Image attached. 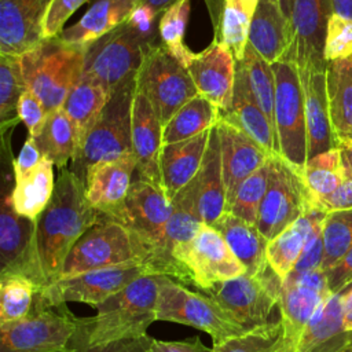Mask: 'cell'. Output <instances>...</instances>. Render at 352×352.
<instances>
[{
  "mask_svg": "<svg viewBox=\"0 0 352 352\" xmlns=\"http://www.w3.org/2000/svg\"><path fill=\"white\" fill-rule=\"evenodd\" d=\"M282 280L268 267L257 274H243L204 293L220 302L248 330L270 323L279 305Z\"/></svg>",
  "mask_w": 352,
  "mask_h": 352,
  "instance_id": "13",
  "label": "cell"
},
{
  "mask_svg": "<svg viewBox=\"0 0 352 352\" xmlns=\"http://www.w3.org/2000/svg\"><path fill=\"white\" fill-rule=\"evenodd\" d=\"M224 238L228 248L245 265L246 274H257L268 268L265 249L268 239L258 231L257 226L224 212L212 224Z\"/></svg>",
  "mask_w": 352,
  "mask_h": 352,
  "instance_id": "32",
  "label": "cell"
},
{
  "mask_svg": "<svg viewBox=\"0 0 352 352\" xmlns=\"http://www.w3.org/2000/svg\"><path fill=\"white\" fill-rule=\"evenodd\" d=\"M214 129L219 138L221 169L228 202L239 184L274 155L265 151L239 128L223 118L219 120Z\"/></svg>",
  "mask_w": 352,
  "mask_h": 352,
  "instance_id": "23",
  "label": "cell"
},
{
  "mask_svg": "<svg viewBox=\"0 0 352 352\" xmlns=\"http://www.w3.org/2000/svg\"><path fill=\"white\" fill-rule=\"evenodd\" d=\"M345 342L341 293H331L312 315L296 352H342Z\"/></svg>",
  "mask_w": 352,
  "mask_h": 352,
  "instance_id": "30",
  "label": "cell"
},
{
  "mask_svg": "<svg viewBox=\"0 0 352 352\" xmlns=\"http://www.w3.org/2000/svg\"><path fill=\"white\" fill-rule=\"evenodd\" d=\"M104 216L87 199L84 180L73 170L60 169L47 208L36 220L34 253L44 287L58 279L78 239Z\"/></svg>",
  "mask_w": 352,
  "mask_h": 352,
  "instance_id": "1",
  "label": "cell"
},
{
  "mask_svg": "<svg viewBox=\"0 0 352 352\" xmlns=\"http://www.w3.org/2000/svg\"><path fill=\"white\" fill-rule=\"evenodd\" d=\"M47 116L48 113L43 102L38 99L37 95L26 88L18 103V117L21 122L25 124L29 136L36 138L40 133Z\"/></svg>",
  "mask_w": 352,
  "mask_h": 352,
  "instance_id": "48",
  "label": "cell"
},
{
  "mask_svg": "<svg viewBox=\"0 0 352 352\" xmlns=\"http://www.w3.org/2000/svg\"><path fill=\"white\" fill-rule=\"evenodd\" d=\"M337 148L340 150L344 177L345 179H352V142L340 143L337 146Z\"/></svg>",
  "mask_w": 352,
  "mask_h": 352,
  "instance_id": "57",
  "label": "cell"
},
{
  "mask_svg": "<svg viewBox=\"0 0 352 352\" xmlns=\"http://www.w3.org/2000/svg\"><path fill=\"white\" fill-rule=\"evenodd\" d=\"M271 158L239 184L231 199L227 202L226 212L256 226L258 209L268 187Z\"/></svg>",
  "mask_w": 352,
  "mask_h": 352,
  "instance_id": "45",
  "label": "cell"
},
{
  "mask_svg": "<svg viewBox=\"0 0 352 352\" xmlns=\"http://www.w3.org/2000/svg\"><path fill=\"white\" fill-rule=\"evenodd\" d=\"M260 0H221L216 40L226 44L236 62L243 58L249 29Z\"/></svg>",
  "mask_w": 352,
  "mask_h": 352,
  "instance_id": "38",
  "label": "cell"
},
{
  "mask_svg": "<svg viewBox=\"0 0 352 352\" xmlns=\"http://www.w3.org/2000/svg\"><path fill=\"white\" fill-rule=\"evenodd\" d=\"M142 275H157L148 264H129L59 276L36 296L45 305L85 302L98 308Z\"/></svg>",
  "mask_w": 352,
  "mask_h": 352,
  "instance_id": "12",
  "label": "cell"
},
{
  "mask_svg": "<svg viewBox=\"0 0 352 352\" xmlns=\"http://www.w3.org/2000/svg\"><path fill=\"white\" fill-rule=\"evenodd\" d=\"M177 0H143V4H146L153 11H155L158 15H161L166 8H169Z\"/></svg>",
  "mask_w": 352,
  "mask_h": 352,
  "instance_id": "59",
  "label": "cell"
},
{
  "mask_svg": "<svg viewBox=\"0 0 352 352\" xmlns=\"http://www.w3.org/2000/svg\"><path fill=\"white\" fill-rule=\"evenodd\" d=\"M324 216L326 213L322 210L308 209L294 223L268 241L265 249L267 263L282 282L294 270L314 227Z\"/></svg>",
  "mask_w": 352,
  "mask_h": 352,
  "instance_id": "31",
  "label": "cell"
},
{
  "mask_svg": "<svg viewBox=\"0 0 352 352\" xmlns=\"http://www.w3.org/2000/svg\"><path fill=\"white\" fill-rule=\"evenodd\" d=\"M151 256L153 246L147 241L122 223L104 217L74 245L60 276L129 264L151 267Z\"/></svg>",
  "mask_w": 352,
  "mask_h": 352,
  "instance_id": "4",
  "label": "cell"
},
{
  "mask_svg": "<svg viewBox=\"0 0 352 352\" xmlns=\"http://www.w3.org/2000/svg\"><path fill=\"white\" fill-rule=\"evenodd\" d=\"M275 74L274 121L279 155L297 169L307 164V125L304 92L294 60L272 65Z\"/></svg>",
  "mask_w": 352,
  "mask_h": 352,
  "instance_id": "10",
  "label": "cell"
},
{
  "mask_svg": "<svg viewBox=\"0 0 352 352\" xmlns=\"http://www.w3.org/2000/svg\"><path fill=\"white\" fill-rule=\"evenodd\" d=\"M323 245L322 270L326 271L352 248V209L326 213L323 220Z\"/></svg>",
  "mask_w": 352,
  "mask_h": 352,
  "instance_id": "46",
  "label": "cell"
},
{
  "mask_svg": "<svg viewBox=\"0 0 352 352\" xmlns=\"http://www.w3.org/2000/svg\"><path fill=\"white\" fill-rule=\"evenodd\" d=\"M212 129L187 140L162 146L160 158L161 188L172 201L198 175Z\"/></svg>",
  "mask_w": 352,
  "mask_h": 352,
  "instance_id": "26",
  "label": "cell"
},
{
  "mask_svg": "<svg viewBox=\"0 0 352 352\" xmlns=\"http://www.w3.org/2000/svg\"><path fill=\"white\" fill-rule=\"evenodd\" d=\"M220 118L239 128L271 155H279L275 126L252 98L246 82L238 70L231 106L227 110L220 111Z\"/></svg>",
  "mask_w": 352,
  "mask_h": 352,
  "instance_id": "28",
  "label": "cell"
},
{
  "mask_svg": "<svg viewBox=\"0 0 352 352\" xmlns=\"http://www.w3.org/2000/svg\"><path fill=\"white\" fill-rule=\"evenodd\" d=\"M248 41L271 65L294 60L292 21L278 0H260L250 23Z\"/></svg>",
  "mask_w": 352,
  "mask_h": 352,
  "instance_id": "25",
  "label": "cell"
},
{
  "mask_svg": "<svg viewBox=\"0 0 352 352\" xmlns=\"http://www.w3.org/2000/svg\"><path fill=\"white\" fill-rule=\"evenodd\" d=\"M55 352H81V351H80V348H78L76 344H73V341H72V344H70L69 346H66V348H63V349H59V351H55Z\"/></svg>",
  "mask_w": 352,
  "mask_h": 352,
  "instance_id": "62",
  "label": "cell"
},
{
  "mask_svg": "<svg viewBox=\"0 0 352 352\" xmlns=\"http://www.w3.org/2000/svg\"><path fill=\"white\" fill-rule=\"evenodd\" d=\"M40 290V285L25 274L0 272V324L26 318Z\"/></svg>",
  "mask_w": 352,
  "mask_h": 352,
  "instance_id": "41",
  "label": "cell"
},
{
  "mask_svg": "<svg viewBox=\"0 0 352 352\" xmlns=\"http://www.w3.org/2000/svg\"><path fill=\"white\" fill-rule=\"evenodd\" d=\"M333 14L352 18V0H331Z\"/></svg>",
  "mask_w": 352,
  "mask_h": 352,
  "instance_id": "58",
  "label": "cell"
},
{
  "mask_svg": "<svg viewBox=\"0 0 352 352\" xmlns=\"http://www.w3.org/2000/svg\"><path fill=\"white\" fill-rule=\"evenodd\" d=\"M143 0H96L87 12L58 36L65 43L88 47L124 25Z\"/></svg>",
  "mask_w": 352,
  "mask_h": 352,
  "instance_id": "27",
  "label": "cell"
},
{
  "mask_svg": "<svg viewBox=\"0 0 352 352\" xmlns=\"http://www.w3.org/2000/svg\"><path fill=\"white\" fill-rule=\"evenodd\" d=\"M157 43L125 22L87 47L82 76L103 85L110 95L136 77L146 51Z\"/></svg>",
  "mask_w": 352,
  "mask_h": 352,
  "instance_id": "9",
  "label": "cell"
},
{
  "mask_svg": "<svg viewBox=\"0 0 352 352\" xmlns=\"http://www.w3.org/2000/svg\"><path fill=\"white\" fill-rule=\"evenodd\" d=\"M296 349L285 342L282 322L278 319L213 345L210 352H296Z\"/></svg>",
  "mask_w": 352,
  "mask_h": 352,
  "instance_id": "43",
  "label": "cell"
},
{
  "mask_svg": "<svg viewBox=\"0 0 352 352\" xmlns=\"http://www.w3.org/2000/svg\"><path fill=\"white\" fill-rule=\"evenodd\" d=\"M342 323L346 331H352V286L341 293Z\"/></svg>",
  "mask_w": 352,
  "mask_h": 352,
  "instance_id": "56",
  "label": "cell"
},
{
  "mask_svg": "<svg viewBox=\"0 0 352 352\" xmlns=\"http://www.w3.org/2000/svg\"><path fill=\"white\" fill-rule=\"evenodd\" d=\"M333 15L331 0H293V56L297 67H326V29Z\"/></svg>",
  "mask_w": 352,
  "mask_h": 352,
  "instance_id": "21",
  "label": "cell"
},
{
  "mask_svg": "<svg viewBox=\"0 0 352 352\" xmlns=\"http://www.w3.org/2000/svg\"><path fill=\"white\" fill-rule=\"evenodd\" d=\"M85 52V47L54 37L19 56L26 88L38 96L47 113L62 107L72 88L81 80Z\"/></svg>",
  "mask_w": 352,
  "mask_h": 352,
  "instance_id": "3",
  "label": "cell"
},
{
  "mask_svg": "<svg viewBox=\"0 0 352 352\" xmlns=\"http://www.w3.org/2000/svg\"><path fill=\"white\" fill-rule=\"evenodd\" d=\"M326 217V216H324ZM324 220V219H323ZM323 220H320L312 230L304 250L294 267L296 272H308L315 270H322L323 257H324V245H323Z\"/></svg>",
  "mask_w": 352,
  "mask_h": 352,
  "instance_id": "50",
  "label": "cell"
},
{
  "mask_svg": "<svg viewBox=\"0 0 352 352\" xmlns=\"http://www.w3.org/2000/svg\"><path fill=\"white\" fill-rule=\"evenodd\" d=\"M150 340L151 337L144 336L140 338L116 341V342H110L100 346H84L74 340H73V344H76L81 352H146L150 344Z\"/></svg>",
  "mask_w": 352,
  "mask_h": 352,
  "instance_id": "54",
  "label": "cell"
},
{
  "mask_svg": "<svg viewBox=\"0 0 352 352\" xmlns=\"http://www.w3.org/2000/svg\"><path fill=\"white\" fill-rule=\"evenodd\" d=\"M331 294L323 270L308 272L292 271L282 282L279 315L283 327V340L296 346L312 315Z\"/></svg>",
  "mask_w": 352,
  "mask_h": 352,
  "instance_id": "15",
  "label": "cell"
},
{
  "mask_svg": "<svg viewBox=\"0 0 352 352\" xmlns=\"http://www.w3.org/2000/svg\"><path fill=\"white\" fill-rule=\"evenodd\" d=\"M109 96L110 95L103 85H100L95 80L85 76H82L81 80L69 92L62 107L69 116V118L72 120L77 132V139H78L77 158L81 154V150L84 147V143L87 140L89 131L92 129L103 107L106 106Z\"/></svg>",
  "mask_w": 352,
  "mask_h": 352,
  "instance_id": "35",
  "label": "cell"
},
{
  "mask_svg": "<svg viewBox=\"0 0 352 352\" xmlns=\"http://www.w3.org/2000/svg\"><path fill=\"white\" fill-rule=\"evenodd\" d=\"M25 89L21 58L0 55V126L3 136L21 121L18 103Z\"/></svg>",
  "mask_w": 352,
  "mask_h": 352,
  "instance_id": "42",
  "label": "cell"
},
{
  "mask_svg": "<svg viewBox=\"0 0 352 352\" xmlns=\"http://www.w3.org/2000/svg\"><path fill=\"white\" fill-rule=\"evenodd\" d=\"M41 158H43V154H41L34 138L29 136L26 139V142L23 143L18 157L15 160H12L14 175H22V173L32 170L33 168H36L38 165Z\"/></svg>",
  "mask_w": 352,
  "mask_h": 352,
  "instance_id": "55",
  "label": "cell"
},
{
  "mask_svg": "<svg viewBox=\"0 0 352 352\" xmlns=\"http://www.w3.org/2000/svg\"><path fill=\"white\" fill-rule=\"evenodd\" d=\"M172 213L173 204L164 190L138 177L131 186L121 223L147 241L154 250L165 234Z\"/></svg>",
  "mask_w": 352,
  "mask_h": 352,
  "instance_id": "20",
  "label": "cell"
},
{
  "mask_svg": "<svg viewBox=\"0 0 352 352\" xmlns=\"http://www.w3.org/2000/svg\"><path fill=\"white\" fill-rule=\"evenodd\" d=\"M157 320L192 326L208 333L213 345L248 331L220 302L206 293L192 292L183 283L158 275Z\"/></svg>",
  "mask_w": 352,
  "mask_h": 352,
  "instance_id": "5",
  "label": "cell"
},
{
  "mask_svg": "<svg viewBox=\"0 0 352 352\" xmlns=\"http://www.w3.org/2000/svg\"><path fill=\"white\" fill-rule=\"evenodd\" d=\"M298 73L304 92L307 157L311 160L320 153L337 148V140L330 121L326 67H298Z\"/></svg>",
  "mask_w": 352,
  "mask_h": 352,
  "instance_id": "24",
  "label": "cell"
},
{
  "mask_svg": "<svg viewBox=\"0 0 352 352\" xmlns=\"http://www.w3.org/2000/svg\"><path fill=\"white\" fill-rule=\"evenodd\" d=\"M36 220L19 214L6 195L0 210V272H19L33 278L44 289L34 253Z\"/></svg>",
  "mask_w": 352,
  "mask_h": 352,
  "instance_id": "18",
  "label": "cell"
},
{
  "mask_svg": "<svg viewBox=\"0 0 352 352\" xmlns=\"http://www.w3.org/2000/svg\"><path fill=\"white\" fill-rule=\"evenodd\" d=\"M158 275H142L84 318L74 341L84 346H100L116 341L147 336L148 326L157 320Z\"/></svg>",
  "mask_w": 352,
  "mask_h": 352,
  "instance_id": "2",
  "label": "cell"
},
{
  "mask_svg": "<svg viewBox=\"0 0 352 352\" xmlns=\"http://www.w3.org/2000/svg\"><path fill=\"white\" fill-rule=\"evenodd\" d=\"M136 82V80H135ZM164 125L147 96L136 87L132 102V153L136 172L161 187L160 158L164 146Z\"/></svg>",
  "mask_w": 352,
  "mask_h": 352,
  "instance_id": "22",
  "label": "cell"
},
{
  "mask_svg": "<svg viewBox=\"0 0 352 352\" xmlns=\"http://www.w3.org/2000/svg\"><path fill=\"white\" fill-rule=\"evenodd\" d=\"M54 164L43 157L32 170L14 175L15 183L10 192L15 210L32 220H37L41 212L50 204L54 190Z\"/></svg>",
  "mask_w": 352,
  "mask_h": 352,
  "instance_id": "34",
  "label": "cell"
},
{
  "mask_svg": "<svg viewBox=\"0 0 352 352\" xmlns=\"http://www.w3.org/2000/svg\"><path fill=\"white\" fill-rule=\"evenodd\" d=\"M326 85L337 146L352 142V56L327 62Z\"/></svg>",
  "mask_w": 352,
  "mask_h": 352,
  "instance_id": "33",
  "label": "cell"
},
{
  "mask_svg": "<svg viewBox=\"0 0 352 352\" xmlns=\"http://www.w3.org/2000/svg\"><path fill=\"white\" fill-rule=\"evenodd\" d=\"M66 304L45 305L34 300L30 314L0 324V352H55L72 344L82 326Z\"/></svg>",
  "mask_w": 352,
  "mask_h": 352,
  "instance_id": "8",
  "label": "cell"
},
{
  "mask_svg": "<svg viewBox=\"0 0 352 352\" xmlns=\"http://www.w3.org/2000/svg\"><path fill=\"white\" fill-rule=\"evenodd\" d=\"M135 170L133 155L91 165L84 176L85 195L91 206L102 216L121 223Z\"/></svg>",
  "mask_w": 352,
  "mask_h": 352,
  "instance_id": "16",
  "label": "cell"
},
{
  "mask_svg": "<svg viewBox=\"0 0 352 352\" xmlns=\"http://www.w3.org/2000/svg\"><path fill=\"white\" fill-rule=\"evenodd\" d=\"M51 0H0V55L22 56L44 40Z\"/></svg>",
  "mask_w": 352,
  "mask_h": 352,
  "instance_id": "17",
  "label": "cell"
},
{
  "mask_svg": "<svg viewBox=\"0 0 352 352\" xmlns=\"http://www.w3.org/2000/svg\"><path fill=\"white\" fill-rule=\"evenodd\" d=\"M194 186L198 214L204 223L212 226L227 208V190L221 169L219 138L214 128L212 129L201 169L194 179Z\"/></svg>",
  "mask_w": 352,
  "mask_h": 352,
  "instance_id": "29",
  "label": "cell"
},
{
  "mask_svg": "<svg viewBox=\"0 0 352 352\" xmlns=\"http://www.w3.org/2000/svg\"><path fill=\"white\" fill-rule=\"evenodd\" d=\"M187 70L201 96L210 100L220 111L231 106L236 59L226 44L214 38L205 50L194 54Z\"/></svg>",
  "mask_w": 352,
  "mask_h": 352,
  "instance_id": "19",
  "label": "cell"
},
{
  "mask_svg": "<svg viewBox=\"0 0 352 352\" xmlns=\"http://www.w3.org/2000/svg\"><path fill=\"white\" fill-rule=\"evenodd\" d=\"M342 352H352V331H346V342Z\"/></svg>",
  "mask_w": 352,
  "mask_h": 352,
  "instance_id": "61",
  "label": "cell"
},
{
  "mask_svg": "<svg viewBox=\"0 0 352 352\" xmlns=\"http://www.w3.org/2000/svg\"><path fill=\"white\" fill-rule=\"evenodd\" d=\"M170 257L177 271V282L192 285L201 292L246 274L245 265L223 235L206 223H202L192 239L175 246Z\"/></svg>",
  "mask_w": 352,
  "mask_h": 352,
  "instance_id": "6",
  "label": "cell"
},
{
  "mask_svg": "<svg viewBox=\"0 0 352 352\" xmlns=\"http://www.w3.org/2000/svg\"><path fill=\"white\" fill-rule=\"evenodd\" d=\"M88 0H51L45 21H44V37H58L65 28L66 21Z\"/></svg>",
  "mask_w": 352,
  "mask_h": 352,
  "instance_id": "49",
  "label": "cell"
},
{
  "mask_svg": "<svg viewBox=\"0 0 352 352\" xmlns=\"http://www.w3.org/2000/svg\"><path fill=\"white\" fill-rule=\"evenodd\" d=\"M135 80H128L110 94L98 121L89 131L81 154L73 162V172L82 180L87 169L102 161H111L132 153V102Z\"/></svg>",
  "mask_w": 352,
  "mask_h": 352,
  "instance_id": "7",
  "label": "cell"
},
{
  "mask_svg": "<svg viewBox=\"0 0 352 352\" xmlns=\"http://www.w3.org/2000/svg\"><path fill=\"white\" fill-rule=\"evenodd\" d=\"M352 56V18L333 14L327 22L323 58L327 62Z\"/></svg>",
  "mask_w": 352,
  "mask_h": 352,
  "instance_id": "47",
  "label": "cell"
},
{
  "mask_svg": "<svg viewBox=\"0 0 352 352\" xmlns=\"http://www.w3.org/2000/svg\"><path fill=\"white\" fill-rule=\"evenodd\" d=\"M190 0H177L166 8L158 19V34L162 45L186 69L195 54L184 44V32L190 16Z\"/></svg>",
  "mask_w": 352,
  "mask_h": 352,
  "instance_id": "44",
  "label": "cell"
},
{
  "mask_svg": "<svg viewBox=\"0 0 352 352\" xmlns=\"http://www.w3.org/2000/svg\"><path fill=\"white\" fill-rule=\"evenodd\" d=\"M316 209L324 213L352 209V179H345L334 192H331L329 197L323 198L318 204Z\"/></svg>",
  "mask_w": 352,
  "mask_h": 352,
  "instance_id": "53",
  "label": "cell"
},
{
  "mask_svg": "<svg viewBox=\"0 0 352 352\" xmlns=\"http://www.w3.org/2000/svg\"><path fill=\"white\" fill-rule=\"evenodd\" d=\"M220 120V109L199 94L183 104L164 125V144L176 143L213 129Z\"/></svg>",
  "mask_w": 352,
  "mask_h": 352,
  "instance_id": "37",
  "label": "cell"
},
{
  "mask_svg": "<svg viewBox=\"0 0 352 352\" xmlns=\"http://www.w3.org/2000/svg\"><path fill=\"white\" fill-rule=\"evenodd\" d=\"M298 170L308 191L311 209H316L318 204L334 192L345 180L338 148L312 157Z\"/></svg>",
  "mask_w": 352,
  "mask_h": 352,
  "instance_id": "39",
  "label": "cell"
},
{
  "mask_svg": "<svg viewBox=\"0 0 352 352\" xmlns=\"http://www.w3.org/2000/svg\"><path fill=\"white\" fill-rule=\"evenodd\" d=\"M278 1L282 6L285 14L290 18L292 16V8H293V0H278Z\"/></svg>",
  "mask_w": 352,
  "mask_h": 352,
  "instance_id": "60",
  "label": "cell"
},
{
  "mask_svg": "<svg viewBox=\"0 0 352 352\" xmlns=\"http://www.w3.org/2000/svg\"><path fill=\"white\" fill-rule=\"evenodd\" d=\"M136 87L147 96L162 125L198 95L188 70L166 51L161 41L146 51L136 73Z\"/></svg>",
  "mask_w": 352,
  "mask_h": 352,
  "instance_id": "11",
  "label": "cell"
},
{
  "mask_svg": "<svg viewBox=\"0 0 352 352\" xmlns=\"http://www.w3.org/2000/svg\"><path fill=\"white\" fill-rule=\"evenodd\" d=\"M308 209H311L309 197L300 170L280 155H274L268 187L258 209L256 223L258 231L270 241Z\"/></svg>",
  "mask_w": 352,
  "mask_h": 352,
  "instance_id": "14",
  "label": "cell"
},
{
  "mask_svg": "<svg viewBox=\"0 0 352 352\" xmlns=\"http://www.w3.org/2000/svg\"><path fill=\"white\" fill-rule=\"evenodd\" d=\"M34 140L43 157L48 158L59 169H63L77 158V132L63 107L48 113L43 129Z\"/></svg>",
  "mask_w": 352,
  "mask_h": 352,
  "instance_id": "36",
  "label": "cell"
},
{
  "mask_svg": "<svg viewBox=\"0 0 352 352\" xmlns=\"http://www.w3.org/2000/svg\"><path fill=\"white\" fill-rule=\"evenodd\" d=\"M331 293H342L352 286V248L324 271Z\"/></svg>",
  "mask_w": 352,
  "mask_h": 352,
  "instance_id": "51",
  "label": "cell"
},
{
  "mask_svg": "<svg viewBox=\"0 0 352 352\" xmlns=\"http://www.w3.org/2000/svg\"><path fill=\"white\" fill-rule=\"evenodd\" d=\"M199 337L184 341H161L151 337L146 352H210Z\"/></svg>",
  "mask_w": 352,
  "mask_h": 352,
  "instance_id": "52",
  "label": "cell"
},
{
  "mask_svg": "<svg viewBox=\"0 0 352 352\" xmlns=\"http://www.w3.org/2000/svg\"><path fill=\"white\" fill-rule=\"evenodd\" d=\"M236 70L242 74L246 87L257 103L275 126V74L272 65L261 58L256 50L248 43L243 58L236 62Z\"/></svg>",
  "mask_w": 352,
  "mask_h": 352,
  "instance_id": "40",
  "label": "cell"
}]
</instances>
